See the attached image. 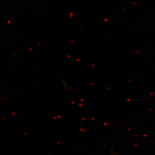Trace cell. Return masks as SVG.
Segmentation results:
<instances>
[]
</instances>
